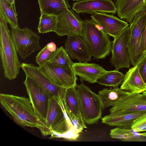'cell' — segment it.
Listing matches in <instances>:
<instances>
[{
	"instance_id": "obj_25",
	"label": "cell",
	"mask_w": 146,
	"mask_h": 146,
	"mask_svg": "<svg viewBox=\"0 0 146 146\" xmlns=\"http://www.w3.org/2000/svg\"><path fill=\"white\" fill-rule=\"evenodd\" d=\"M110 135L112 138L119 139L124 141H135L142 136L139 132L131 128H124L117 127L111 130Z\"/></svg>"
},
{
	"instance_id": "obj_14",
	"label": "cell",
	"mask_w": 146,
	"mask_h": 146,
	"mask_svg": "<svg viewBox=\"0 0 146 146\" xmlns=\"http://www.w3.org/2000/svg\"><path fill=\"white\" fill-rule=\"evenodd\" d=\"M91 20L100 26L108 35L116 38L129 24L113 15L105 13L96 12L91 16Z\"/></svg>"
},
{
	"instance_id": "obj_37",
	"label": "cell",
	"mask_w": 146,
	"mask_h": 146,
	"mask_svg": "<svg viewBox=\"0 0 146 146\" xmlns=\"http://www.w3.org/2000/svg\"><path fill=\"white\" fill-rule=\"evenodd\" d=\"M73 1H78L81 0H72Z\"/></svg>"
},
{
	"instance_id": "obj_5",
	"label": "cell",
	"mask_w": 146,
	"mask_h": 146,
	"mask_svg": "<svg viewBox=\"0 0 146 146\" xmlns=\"http://www.w3.org/2000/svg\"><path fill=\"white\" fill-rule=\"evenodd\" d=\"M81 82L76 86L81 114L85 123L92 124L101 118L105 107L99 94L92 91Z\"/></svg>"
},
{
	"instance_id": "obj_9",
	"label": "cell",
	"mask_w": 146,
	"mask_h": 146,
	"mask_svg": "<svg viewBox=\"0 0 146 146\" xmlns=\"http://www.w3.org/2000/svg\"><path fill=\"white\" fill-rule=\"evenodd\" d=\"M130 32V28L128 27L114 38L112 42L110 62L117 70L130 67L131 64L128 48Z\"/></svg>"
},
{
	"instance_id": "obj_3",
	"label": "cell",
	"mask_w": 146,
	"mask_h": 146,
	"mask_svg": "<svg viewBox=\"0 0 146 146\" xmlns=\"http://www.w3.org/2000/svg\"><path fill=\"white\" fill-rule=\"evenodd\" d=\"M0 53L5 77L11 80L16 78L21 67L11 33L7 23L0 17Z\"/></svg>"
},
{
	"instance_id": "obj_24",
	"label": "cell",
	"mask_w": 146,
	"mask_h": 146,
	"mask_svg": "<svg viewBox=\"0 0 146 146\" xmlns=\"http://www.w3.org/2000/svg\"><path fill=\"white\" fill-rule=\"evenodd\" d=\"M125 76V75L116 70L107 71L97 80L96 82L101 85L115 88L122 84Z\"/></svg>"
},
{
	"instance_id": "obj_10",
	"label": "cell",
	"mask_w": 146,
	"mask_h": 146,
	"mask_svg": "<svg viewBox=\"0 0 146 146\" xmlns=\"http://www.w3.org/2000/svg\"><path fill=\"white\" fill-rule=\"evenodd\" d=\"M40 70L56 85L65 89L76 87L77 77L72 67L66 68L48 62Z\"/></svg>"
},
{
	"instance_id": "obj_16",
	"label": "cell",
	"mask_w": 146,
	"mask_h": 146,
	"mask_svg": "<svg viewBox=\"0 0 146 146\" xmlns=\"http://www.w3.org/2000/svg\"><path fill=\"white\" fill-rule=\"evenodd\" d=\"M72 9L77 14L98 12L114 14L117 12L112 0H81L73 4Z\"/></svg>"
},
{
	"instance_id": "obj_36",
	"label": "cell",
	"mask_w": 146,
	"mask_h": 146,
	"mask_svg": "<svg viewBox=\"0 0 146 146\" xmlns=\"http://www.w3.org/2000/svg\"><path fill=\"white\" fill-rule=\"evenodd\" d=\"M144 3L146 6V0H143Z\"/></svg>"
},
{
	"instance_id": "obj_27",
	"label": "cell",
	"mask_w": 146,
	"mask_h": 146,
	"mask_svg": "<svg viewBox=\"0 0 146 146\" xmlns=\"http://www.w3.org/2000/svg\"><path fill=\"white\" fill-rule=\"evenodd\" d=\"M57 21V16H56L41 14L37 28L38 32L42 34L54 32Z\"/></svg>"
},
{
	"instance_id": "obj_23",
	"label": "cell",
	"mask_w": 146,
	"mask_h": 146,
	"mask_svg": "<svg viewBox=\"0 0 146 146\" xmlns=\"http://www.w3.org/2000/svg\"><path fill=\"white\" fill-rule=\"evenodd\" d=\"M15 3L11 4L7 0H0V17L8 23L12 28L18 26Z\"/></svg>"
},
{
	"instance_id": "obj_21",
	"label": "cell",
	"mask_w": 146,
	"mask_h": 146,
	"mask_svg": "<svg viewBox=\"0 0 146 146\" xmlns=\"http://www.w3.org/2000/svg\"><path fill=\"white\" fill-rule=\"evenodd\" d=\"M40 13L58 16L71 6L66 0H38Z\"/></svg>"
},
{
	"instance_id": "obj_29",
	"label": "cell",
	"mask_w": 146,
	"mask_h": 146,
	"mask_svg": "<svg viewBox=\"0 0 146 146\" xmlns=\"http://www.w3.org/2000/svg\"><path fill=\"white\" fill-rule=\"evenodd\" d=\"M131 128L137 132L146 131V112L134 120Z\"/></svg>"
},
{
	"instance_id": "obj_7",
	"label": "cell",
	"mask_w": 146,
	"mask_h": 146,
	"mask_svg": "<svg viewBox=\"0 0 146 146\" xmlns=\"http://www.w3.org/2000/svg\"><path fill=\"white\" fill-rule=\"evenodd\" d=\"M11 33L17 53L22 58L25 59L40 49V37L31 29L18 26L12 28Z\"/></svg>"
},
{
	"instance_id": "obj_22",
	"label": "cell",
	"mask_w": 146,
	"mask_h": 146,
	"mask_svg": "<svg viewBox=\"0 0 146 146\" xmlns=\"http://www.w3.org/2000/svg\"><path fill=\"white\" fill-rule=\"evenodd\" d=\"M131 93L117 87L112 89L104 88L99 91L98 94L105 107L108 108L113 106Z\"/></svg>"
},
{
	"instance_id": "obj_11",
	"label": "cell",
	"mask_w": 146,
	"mask_h": 146,
	"mask_svg": "<svg viewBox=\"0 0 146 146\" xmlns=\"http://www.w3.org/2000/svg\"><path fill=\"white\" fill-rule=\"evenodd\" d=\"M63 101L66 112L74 128L80 133L87 127L82 117L76 87L65 90Z\"/></svg>"
},
{
	"instance_id": "obj_28",
	"label": "cell",
	"mask_w": 146,
	"mask_h": 146,
	"mask_svg": "<svg viewBox=\"0 0 146 146\" xmlns=\"http://www.w3.org/2000/svg\"><path fill=\"white\" fill-rule=\"evenodd\" d=\"M54 52L49 51L46 46L40 51L36 57V61L39 67H42L48 62Z\"/></svg>"
},
{
	"instance_id": "obj_19",
	"label": "cell",
	"mask_w": 146,
	"mask_h": 146,
	"mask_svg": "<svg viewBox=\"0 0 146 146\" xmlns=\"http://www.w3.org/2000/svg\"><path fill=\"white\" fill-rule=\"evenodd\" d=\"M146 111L130 113L117 111L102 118V123L110 126L124 128H131L134 120Z\"/></svg>"
},
{
	"instance_id": "obj_30",
	"label": "cell",
	"mask_w": 146,
	"mask_h": 146,
	"mask_svg": "<svg viewBox=\"0 0 146 146\" xmlns=\"http://www.w3.org/2000/svg\"><path fill=\"white\" fill-rule=\"evenodd\" d=\"M138 64L140 74L144 82L146 84V52Z\"/></svg>"
},
{
	"instance_id": "obj_32",
	"label": "cell",
	"mask_w": 146,
	"mask_h": 146,
	"mask_svg": "<svg viewBox=\"0 0 146 146\" xmlns=\"http://www.w3.org/2000/svg\"><path fill=\"white\" fill-rule=\"evenodd\" d=\"M47 49L51 52H54L57 49L56 45L54 42H51L46 45Z\"/></svg>"
},
{
	"instance_id": "obj_33",
	"label": "cell",
	"mask_w": 146,
	"mask_h": 146,
	"mask_svg": "<svg viewBox=\"0 0 146 146\" xmlns=\"http://www.w3.org/2000/svg\"><path fill=\"white\" fill-rule=\"evenodd\" d=\"M139 134L142 136L146 137V132L142 133H139Z\"/></svg>"
},
{
	"instance_id": "obj_35",
	"label": "cell",
	"mask_w": 146,
	"mask_h": 146,
	"mask_svg": "<svg viewBox=\"0 0 146 146\" xmlns=\"http://www.w3.org/2000/svg\"><path fill=\"white\" fill-rule=\"evenodd\" d=\"M143 93L145 96H146V90L144 91L143 92Z\"/></svg>"
},
{
	"instance_id": "obj_26",
	"label": "cell",
	"mask_w": 146,
	"mask_h": 146,
	"mask_svg": "<svg viewBox=\"0 0 146 146\" xmlns=\"http://www.w3.org/2000/svg\"><path fill=\"white\" fill-rule=\"evenodd\" d=\"M48 62L55 65L68 68L72 67L74 63L62 46L57 48Z\"/></svg>"
},
{
	"instance_id": "obj_8",
	"label": "cell",
	"mask_w": 146,
	"mask_h": 146,
	"mask_svg": "<svg viewBox=\"0 0 146 146\" xmlns=\"http://www.w3.org/2000/svg\"><path fill=\"white\" fill-rule=\"evenodd\" d=\"M24 84L35 115L40 122V128L46 117L50 97L44 89L29 76H26Z\"/></svg>"
},
{
	"instance_id": "obj_6",
	"label": "cell",
	"mask_w": 146,
	"mask_h": 146,
	"mask_svg": "<svg viewBox=\"0 0 146 146\" xmlns=\"http://www.w3.org/2000/svg\"><path fill=\"white\" fill-rule=\"evenodd\" d=\"M146 23V10L136 14L129 26L128 48L131 64L136 66L144 54L142 52V40Z\"/></svg>"
},
{
	"instance_id": "obj_34",
	"label": "cell",
	"mask_w": 146,
	"mask_h": 146,
	"mask_svg": "<svg viewBox=\"0 0 146 146\" xmlns=\"http://www.w3.org/2000/svg\"><path fill=\"white\" fill-rule=\"evenodd\" d=\"M11 4L15 3V0H7Z\"/></svg>"
},
{
	"instance_id": "obj_1",
	"label": "cell",
	"mask_w": 146,
	"mask_h": 146,
	"mask_svg": "<svg viewBox=\"0 0 146 146\" xmlns=\"http://www.w3.org/2000/svg\"><path fill=\"white\" fill-rule=\"evenodd\" d=\"M39 129L44 136L51 135L50 138L74 140L80 133L74 128L66 112L63 97L50 98L45 120Z\"/></svg>"
},
{
	"instance_id": "obj_12",
	"label": "cell",
	"mask_w": 146,
	"mask_h": 146,
	"mask_svg": "<svg viewBox=\"0 0 146 146\" xmlns=\"http://www.w3.org/2000/svg\"><path fill=\"white\" fill-rule=\"evenodd\" d=\"M54 32L58 36L79 35L84 37L82 20L71 9H68L57 16Z\"/></svg>"
},
{
	"instance_id": "obj_18",
	"label": "cell",
	"mask_w": 146,
	"mask_h": 146,
	"mask_svg": "<svg viewBox=\"0 0 146 146\" xmlns=\"http://www.w3.org/2000/svg\"><path fill=\"white\" fill-rule=\"evenodd\" d=\"M72 67L76 75L81 80L94 84L107 71L99 64L88 62L73 63Z\"/></svg>"
},
{
	"instance_id": "obj_31",
	"label": "cell",
	"mask_w": 146,
	"mask_h": 146,
	"mask_svg": "<svg viewBox=\"0 0 146 146\" xmlns=\"http://www.w3.org/2000/svg\"><path fill=\"white\" fill-rule=\"evenodd\" d=\"M142 51V53L144 54L146 52V23L144 28L143 35Z\"/></svg>"
},
{
	"instance_id": "obj_2",
	"label": "cell",
	"mask_w": 146,
	"mask_h": 146,
	"mask_svg": "<svg viewBox=\"0 0 146 146\" xmlns=\"http://www.w3.org/2000/svg\"><path fill=\"white\" fill-rule=\"evenodd\" d=\"M0 102L2 106L17 124L38 129L40 127V122L29 98L0 94Z\"/></svg>"
},
{
	"instance_id": "obj_15",
	"label": "cell",
	"mask_w": 146,
	"mask_h": 146,
	"mask_svg": "<svg viewBox=\"0 0 146 146\" xmlns=\"http://www.w3.org/2000/svg\"><path fill=\"white\" fill-rule=\"evenodd\" d=\"M65 49L71 58L79 62H88L91 60L92 54L85 38L79 35L67 36Z\"/></svg>"
},
{
	"instance_id": "obj_13",
	"label": "cell",
	"mask_w": 146,
	"mask_h": 146,
	"mask_svg": "<svg viewBox=\"0 0 146 146\" xmlns=\"http://www.w3.org/2000/svg\"><path fill=\"white\" fill-rule=\"evenodd\" d=\"M21 68L29 76L41 86L50 98L63 97L66 89L54 84L38 67L33 64L22 63Z\"/></svg>"
},
{
	"instance_id": "obj_17",
	"label": "cell",
	"mask_w": 146,
	"mask_h": 146,
	"mask_svg": "<svg viewBox=\"0 0 146 146\" xmlns=\"http://www.w3.org/2000/svg\"><path fill=\"white\" fill-rule=\"evenodd\" d=\"M110 113L121 111L130 113L146 111V96L143 93H132L124 98L109 110Z\"/></svg>"
},
{
	"instance_id": "obj_20",
	"label": "cell",
	"mask_w": 146,
	"mask_h": 146,
	"mask_svg": "<svg viewBox=\"0 0 146 146\" xmlns=\"http://www.w3.org/2000/svg\"><path fill=\"white\" fill-rule=\"evenodd\" d=\"M120 88L136 93H143L146 90V84L140 74L138 64L126 72Z\"/></svg>"
},
{
	"instance_id": "obj_4",
	"label": "cell",
	"mask_w": 146,
	"mask_h": 146,
	"mask_svg": "<svg viewBox=\"0 0 146 146\" xmlns=\"http://www.w3.org/2000/svg\"><path fill=\"white\" fill-rule=\"evenodd\" d=\"M82 26L92 56L98 60L105 58L111 50L112 42L108 35L91 20H82Z\"/></svg>"
}]
</instances>
